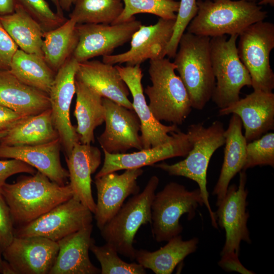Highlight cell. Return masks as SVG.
Returning a JSON list of instances; mask_svg holds the SVG:
<instances>
[{"label": "cell", "mask_w": 274, "mask_h": 274, "mask_svg": "<svg viewBox=\"0 0 274 274\" xmlns=\"http://www.w3.org/2000/svg\"><path fill=\"white\" fill-rule=\"evenodd\" d=\"M1 191L10 209L14 226L24 225L73 197L70 184L59 185L37 170L5 183Z\"/></svg>", "instance_id": "6da1fadb"}, {"label": "cell", "mask_w": 274, "mask_h": 274, "mask_svg": "<svg viewBox=\"0 0 274 274\" xmlns=\"http://www.w3.org/2000/svg\"><path fill=\"white\" fill-rule=\"evenodd\" d=\"M225 130L223 123L218 120L214 121L208 127L201 123L191 124L188 126L187 133L192 148L186 157L174 164L163 162L153 165L169 175L184 177L197 183L212 225L216 229L218 226L215 212L212 210L209 200L207 176L213 154L225 144Z\"/></svg>", "instance_id": "7a4b0ae2"}, {"label": "cell", "mask_w": 274, "mask_h": 274, "mask_svg": "<svg viewBox=\"0 0 274 274\" xmlns=\"http://www.w3.org/2000/svg\"><path fill=\"white\" fill-rule=\"evenodd\" d=\"M197 14L187 32L210 38L239 35L249 26L267 17V12L255 1L197 0Z\"/></svg>", "instance_id": "3957f363"}, {"label": "cell", "mask_w": 274, "mask_h": 274, "mask_svg": "<svg viewBox=\"0 0 274 274\" xmlns=\"http://www.w3.org/2000/svg\"><path fill=\"white\" fill-rule=\"evenodd\" d=\"M209 37L184 32L173 62L188 92L192 108L202 110L215 87Z\"/></svg>", "instance_id": "277c9868"}, {"label": "cell", "mask_w": 274, "mask_h": 274, "mask_svg": "<svg viewBox=\"0 0 274 274\" xmlns=\"http://www.w3.org/2000/svg\"><path fill=\"white\" fill-rule=\"evenodd\" d=\"M175 71V64L169 59L149 60L148 73L152 84L144 92L156 119L178 125L183 124L192 108L187 89Z\"/></svg>", "instance_id": "5b68a950"}, {"label": "cell", "mask_w": 274, "mask_h": 274, "mask_svg": "<svg viewBox=\"0 0 274 274\" xmlns=\"http://www.w3.org/2000/svg\"><path fill=\"white\" fill-rule=\"evenodd\" d=\"M159 182L152 176L142 192L133 195L100 230L106 243L118 254L135 260L134 239L140 227L152 223L151 205Z\"/></svg>", "instance_id": "8992f818"}, {"label": "cell", "mask_w": 274, "mask_h": 274, "mask_svg": "<svg viewBox=\"0 0 274 274\" xmlns=\"http://www.w3.org/2000/svg\"><path fill=\"white\" fill-rule=\"evenodd\" d=\"M238 35L211 38L210 57L216 80L212 99L220 109L238 100L244 86H251L249 72L241 61L237 53Z\"/></svg>", "instance_id": "52a82bcc"}, {"label": "cell", "mask_w": 274, "mask_h": 274, "mask_svg": "<svg viewBox=\"0 0 274 274\" xmlns=\"http://www.w3.org/2000/svg\"><path fill=\"white\" fill-rule=\"evenodd\" d=\"M202 205L199 188L190 191L176 182L167 184L155 193L151 205L152 231L156 241L167 242L180 234L181 216L187 214L188 219L192 220L197 207Z\"/></svg>", "instance_id": "ba28073f"}, {"label": "cell", "mask_w": 274, "mask_h": 274, "mask_svg": "<svg viewBox=\"0 0 274 274\" xmlns=\"http://www.w3.org/2000/svg\"><path fill=\"white\" fill-rule=\"evenodd\" d=\"M238 57L247 69L254 91L272 92L274 73L270 65V53L274 48V24L256 22L239 35Z\"/></svg>", "instance_id": "9c48e42d"}, {"label": "cell", "mask_w": 274, "mask_h": 274, "mask_svg": "<svg viewBox=\"0 0 274 274\" xmlns=\"http://www.w3.org/2000/svg\"><path fill=\"white\" fill-rule=\"evenodd\" d=\"M92 213L72 197L36 220L14 228V236H42L57 242L92 223Z\"/></svg>", "instance_id": "30bf717a"}, {"label": "cell", "mask_w": 274, "mask_h": 274, "mask_svg": "<svg viewBox=\"0 0 274 274\" xmlns=\"http://www.w3.org/2000/svg\"><path fill=\"white\" fill-rule=\"evenodd\" d=\"M79 62L72 56L55 74L48 93L54 126L63 148L65 157L79 142L76 127L70 119V108L75 94L76 75Z\"/></svg>", "instance_id": "8fae6325"}, {"label": "cell", "mask_w": 274, "mask_h": 274, "mask_svg": "<svg viewBox=\"0 0 274 274\" xmlns=\"http://www.w3.org/2000/svg\"><path fill=\"white\" fill-rule=\"evenodd\" d=\"M141 25L135 18L116 24H77L78 42L72 56L82 62L111 55L115 49L130 41Z\"/></svg>", "instance_id": "7c38bea8"}, {"label": "cell", "mask_w": 274, "mask_h": 274, "mask_svg": "<svg viewBox=\"0 0 274 274\" xmlns=\"http://www.w3.org/2000/svg\"><path fill=\"white\" fill-rule=\"evenodd\" d=\"M239 173L238 186L232 184L228 186L215 212L218 226L225 231V241L220 255L229 252L239 254L242 241L251 243L247 226L249 214L247 211V174L243 170Z\"/></svg>", "instance_id": "4fadbf2b"}, {"label": "cell", "mask_w": 274, "mask_h": 274, "mask_svg": "<svg viewBox=\"0 0 274 274\" xmlns=\"http://www.w3.org/2000/svg\"><path fill=\"white\" fill-rule=\"evenodd\" d=\"M105 110L104 131L97 138L103 150L112 154L125 153L131 148L143 149L141 123L133 110L102 97Z\"/></svg>", "instance_id": "5bb4252c"}, {"label": "cell", "mask_w": 274, "mask_h": 274, "mask_svg": "<svg viewBox=\"0 0 274 274\" xmlns=\"http://www.w3.org/2000/svg\"><path fill=\"white\" fill-rule=\"evenodd\" d=\"M175 20L160 18L154 24L141 25L130 39V48L120 54L102 56L104 62L141 65L147 60L164 58L172 38Z\"/></svg>", "instance_id": "9a60e30c"}, {"label": "cell", "mask_w": 274, "mask_h": 274, "mask_svg": "<svg viewBox=\"0 0 274 274\" xmlns=\"http://www.w3.org/2000/svg\"><path fill=\"white\" fill-rule=\"evenodd\" d=\"M132 97V107L141 123L143 149L162 145L173 139L172 132L179 130L177 125H165L155 118L144 95L142 83L143 76L141 65H116Z\"/></svg>", "instance_id": "2e32d148"}, {"label": "cell", "mask_w": 274, "mask_h": 274, "mask_svg": "<svg viewBox=\"0 0 274 274\" xmlns=\"http://www.w3.org/2000/svg\"><path fill=\"white\" fill-rule=\"evenodd\" d=\"M59 251L57 242L42 236H14L2 252L15 274H49Z\"/></svg>", "instance_id": "e0dca14e"}, {"label": "cell", "mask_w": 274, "mask_h": 274, "mask_svg": "<svg viewBox=\"0 0 274 274\" xmlns=\"http://www.w3.org/2000/svg\"><path fill=\"white\" fill-rule=\"evenodd\" d=\"M143 173L141 168H131L121 174L114 172L95 178L97 199L94 214L99 230L117 213L127 197L139 193L137 179Z\"/></svg>", "instance_id": "ac0fdd59"}, {"label": "cell", "mask_w": 274, "mask_h": 274, "mask_svg": "<svg viewBox=\"0 0 274 274\" xmlns=\"http://www.w3.org/2000/svg\"><path fill=\"white\" fill-rule=\"evenodd\" d=\"M173 139L162 145L143 149L131 153L112 154L103 150L102 167L95 178L120 170L153 166L156 163L175 157H186L192 148L187 133L172 132Z\"/></svg>", "instance_id": "d6986e66"}, {"label": "cell", "mask_w": 274, "mask_h": 274, "mask_svg": "<svg viewBox=\"0 0 274 274\" xmlns=\"http://www.w3.org/2000/svg\"><path fill=\"white\" fill-rule=\"evenodd\" d=\"M230 114L240 118L247 142L256 140L274 129V93L254 90L219 111L221 116Z\"/></svg>", "instance_id": "ffe728a7"}, {"label": "cell", "mask_w": 274, "mask_h": 274, "mask_svg": "<svg viewBox=\"0 0 274 274\" xmlns=\"http://www.w3.org/2000/svg\"><path fill=\"white\" fill-rule=\"evenodd\" d=\"M60 139L37 145L12 146L0 144V158L22 161L61 185L69 179L67 170L60 161Z\"/></svg>", "instance_id": "44dd1931"}, {"label": "cell", "mask_w": 274, "mask_h": 274, "mask_svg": "<svg viewBox=\"0 0 274 274\" xmlns=\"http://www.w3.org/2000/svg\"><path fill=\"white\" fill-rule=\"evenodd\" d=\"M73 197L80 201L94 214L96 203L91 190V175L99 166L101 154L91 144L76 143L69 155L65 157Z\"/></svg>", "instance_id": "7402d4cb"}, {"label": "cell", "mask_w": 274, "mask_h": 274, "mask_svg": "<svg viewBox=\"0 0 274 274\" xmlns=\"http://www.w3.org/2000/svg\"><path fill=\"white\" fill-rule=\"evenodd\" d=\"M76 79L93 89L102 97L133 110L128 96L130 92L116 65L97 60L79 62Z\"/></svg>", "instance_id": "603a6c76"}, {"label": "cell", "mask_w": 274, "mask_h": 274, "mask_svg": "<svg viewBox=\"0 0 274 274\" xmlns=\"http://www.w3.org/2000/svg\"><path fill=\"white\" fill-rule=\"evenodd\" d=\"M93 225L91 224L57 242L59 251L49 274H98L89 256Z\"/></svg>", "instance_id": "cb8c5ba5"}, {"label": "cell", "mask_w": 274, "mask_h": 274, "mask_svg": "<svg viewBox=\"0 0 274 274\" xmlns=\"http://www.w3.org/2000/svg\"><path fill=\"white\" fill-rule=\"evenodd\" d=\"M0 105L25 116L50 108L48 94L23 83L9 70L0 71Z\"/></svg>", "instance_id": "d4e9b609"}, {"label": "cell", "mask_w": 274, "mask_h": 274, "mask_svg": "<svg viewBox=\"0 0 274 274\" xmlns=\"http://www.w3.org/2000/svg\"><path fill=\"white\" fill-rule=\"evenodd\" d=\"M242 126L240 118L232 114L228 128L225 130L223 162L218 180L213 191V195L217 196V206L224 197L230 181L244 169L248 142L242 133Z\"/></svg>", "instance_id": "484cf974"}, {"label": "cell", "mask_w": 274, "mask_h": 274, "mask_svg": "<svg viewBox=\"0 0 274 274\" xmlns=\"http://www.w3.org/2000/svg\"><path fill=\"white\" fill-rule=\"evenodd\" d=\"M75 89L76 103L74 115L77 121L76 130L81 143L91 144L95 141V129L105 122L102 97L77 79Z\"/></svg>", "instance_id": "4316f807"}, {"label": "cell", "mask_w": 274, "mask_h": 274, "mask_svg": "<svg viewBox=\"0 0 274 274\" xmlns=\"http://www.w3.org/2000/svg\"><path fill=\"white\" fill-rule=\"evenodd\" d=\"M155 251L136 250L135 260L145 269H150L155 274H171L176 266L188 255L196 250L198 238L193 237L184 241L179 234Z\"/></svg>", "instance_id": "83f0119b"}, {"label": "cell", "mask_w": 274, "mask_h": 274, "mask_svg": "<svg viewBox=\"0 0 274 274\" xmlns=\"http://www.w3.org/2000/svg\"><path fill=\"white\" fill-rule=\"evenodd\" d=\"M0 22L20 49L43 57V30L41 25L19 5L12 13L1 15Z\"/></svg>", "instance_id": "f1b7e54d"}, {"label": "cell", "mask_w": 274, "mask_h": 274, "mask_svg": "<svg viewBox=\"0 0 274 274\" xmlns=\"http://www.w3.org/2000/svg\"><path fill=\"white\" fill-rule=\"evenodd\" d=\"M59 138L52 121L50 108L25 117L0 140L2 145L20 146L47 143Z\"/></svg>", "instance_id": "f546056e"}, {"label": "cell", "mask_w": 274, "mask_h": 274, "mask_svg": "<svg viewBox=\"0 0 274 274\" xmlns=\"http://www.w3.org/2000/svg\"><path fill=\"white\" fill-rule=\"evenodd\" d=\"M77 23L72 19L43 35L42 50L43 57L56 73L72 56L78 42Z\"/></svg>", "instance_id": "4dcf8cb0"}, {"label": "cell", "mask_w": 274, "mask_h": 274, "mask_svg": "<svg viewBox=\"0 0 274 274\" xmlns=\"http://www.w3.org/2000/svg\"><path fill=\"white\" fill-rule=\"evenodd\" d=\"M9 71L23 83L47 94L56 74L43 58L20 49L12 58Z\"/></svg>", "instance_id": "1f68e13d"}, {"label": "cell", "mask_w": 274, "mask_h": 274, "mask_svg": "<svg viewBox=\"0 0 274 274\" xmlns=\"http://www.w3.org/2000/svg\"><path fill=\"white\" fill-rule=\"evenodd\" d=\"M69 18L77 24H112L122 13V0H77Z\"/></svg>", "instance_id": "d6a6232c"}, {"label": "cell", "mask_w": 274, "mask_h": 274, "mask_svg": "<svg viewBox=\"0 0 274 274\" xmlns=\"http://www.w3.org/2000/svg\"><path fill=\"white\" fill-rule=\"evenodd\" d=\"M123 10L112 24L120 23L135 18L134 15L147 13L165 19L176 20L179 1L175 0H122Z\"/></svg>", "instance_id": "836d02e7"}, {"label": "cell", "mask_w": 274, "mask_h": 274, "mask_svg": "<svg viewBox=\"0 0 274 274\" xmlns=\"http://www.w3.org/2000/svg\"><path fill=\"white\" fill-rule=\"evenodd\" d=\"M90 250L93 253L101 266V274H145V268L137 263H127L122 260L118 252L110 244L97 246L94 239Z\"/></svg>", "instance_id": "e575fe53"}, {"label": "cell", "mask_w": 274, "mask_h": 274, "mask_svg": "<svg viewBox=\"0 0 274 274\" xmlns=\"http://www.w3.org/2000/svg\"><path fill=\"white\" fill-rule=\"evenodd\" d=\"M274 167V133H266L260 138L248 142L243 170L256 166Z\"/></svg>", "instance_id": "d590c367"}, {"label": "cell", "mask_w": 274, "mask_h": 274, "mask_svg": "<svg viewBox=\"0 0 274 274\" xmlns=\"http://www.w3.org/2000/svg\"><path fill=\"white\" fill-rule=\"evenodd\" d=\"M41 26L44 32L62 24L67 19L53 11L45 0H14Z\"/></svg>", "instance_id": "8d00e7d4"}, {"label": "cell", "mask_w": 274, "mask_h": 274, "mask_svg": "<svg viewBox=\"0 0 274 274\" xmlns=\"http://www.w3.org/2000/svg\"><path fill=\"white\" fill-rule=\"evenodd\" d=\"M197 0H180L173 33L167 46L166 56L174 58L181 37L198 11Z\"/></svg>", "instance_id": "74e56055"}, {"label": "cell", "mask_w": 274, "mask_h": 274, "mask_svg": "<svg viewBox=\"0 0 274 274\" xmlns=\"http://www.w3.org/2000/svg\"><path fill=\"white\" fill-rule=\"evenodd\" d=\"M14 226L10 209L0 190V249L2 252L11 244Z\"/></svg>", "instance_id": "f35d334b"}, {"label": "cell", "mask_w": 274, "mask_h": 274, "mask_svg": "<svg viewBox=\"0 0 274 274\" xmlns=\"http://www.w3.org/2000/svg\"><path fill=\"white\" fill-rule=\"evenodd\" d=\"M18 49L0 22V71L10 70L12 58Z\"/></svg>", "instance_id": "ab89813d"}, {"label": "cell", "mask_w": 274, "mask_h": 274, "mask_svg": "<svg viewBox=\"0 0 274 274\" xmlns=\"http://www.w3.org/2000/svg\"><path fill=\"white\" fill-rule=\"evenodd\" d=\"M34 167L19 160L10 159L0 160V186L4 184L8 178L19 173L33 175L36 173Z\"/></svg>", "instance_id": "60d3db41"}, {"label": "cell", "mask_w": 274, "mask_h": 274, "mask_svg": "<svg viewBox=\"0 0 274 274\" xmlns=\"http://www.w3.org/2000/svg\"><path fill=\"white\" fill-rule=\"evenodd\" d=\"M238 255L235 252H227L221 255L219 266L227 272L235 271L242 274L255 273L242 264L239 260Z\"/></svg>", "instance_id": "b9f144b4"}, {"label": "cell", "mask_w": 274, "mask_h": 274, "mask_svg": "<svg viewBox=\"0 0 274 274\" xmlns=\"http://www.w3.org/2000/svg\"><path fill=\"white\" fill-rule=\"evenodd\" d=\"M26 117L0 105V130L9 131Z\"/></svg>", "instance_id": "7bdbcfd3"}, {"label": "cell", "mask_w": 274, "mask_h": 274, "mask_svg": "<svg viewBox=\"0 0 274 274\" xmlns=\"http://www.w3.org/2000/svg\"><path fill=\"white\" fill-rule=\"evenodd\" d=\"M15 6L14 0H0V16L12 13Z\"/></svg>", "instance_id": "ee69618b"}, {"label": "cell", "mask_w": 274, "mask_h": 274, "mask_svg": "<svg viewBox=\"0 0 274 274\" xmlns=\"http://www.w3.org/2000/svg\"><path fill=\"white\" fill-rule=\"evenodd\" d=\"M77 0H59L60 5L62 11H70L71 7Z\"/></svg>", "instance_id": "f6af8a7d"}, {"label": "cell", "mask_w": 274, "mask_h": 274, "mask_svg": "<svg viewBox=\"0 0 274 274\" xmlns=\"http://www.w3.org/2000/svg\"><path fill=\"white\" fill-rule=\"evenodd\" d=\"M50 1L55 6L56 13L60 16L64 17L63 15L64 12L62 11L60 7L59 0H50Z\"/></svg>", "instance_id": "bcb514c9"}, {"label": "cell", "mask_w": 274, "mask_h": 274, "mask_svg": "<svg viewBox=\"0 0 274 274\" xmlns=\"http://www.w3.org/2000/svg\"><path fill=\"white\" fill-rule=\"evenodd\" d=\"M246 1H255V0H246ZM259 5H269L271 7L274 6V0H261L260 2L258 3Z\"/></svg>", "instance_id": "7dc6e473"}, {"label": "cell", "mask_w": 274, "mask_h": 274, "mask_svg": "<svg viewBox=\"0 0 274 274\" xmlns=\"http://www.w3.org/2000/svg\"><path fill=\"white\" fill-rule=\"evenodd\" d=\"M2 253L0 249V273H2L3 266L5 262V260L2 259Z\"/></svg>", "instance_id": "c3c4849f"}, {"label": "cell", "mask_w": 274, "mask_h": 274, "mask_svg": "<svg viewBox=\"0 0 274 274\" xmlns=\"http://www.w3.org/2000/svg\"><path fill=\"white\" fill-rule=\"evenodd\" d=\"M8 132L7 130H0V140L6 135Z\"/></svg>", "instance_id": "681fc988"}]
</instances>
